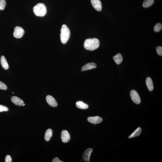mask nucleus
<instances>
[{
  "label": "nucleus",
  "mask_w": 162,
  "mask_h": 162,
  "mask_svg": "<svg viewBox=\"0 0 162 162\" xmlns=\"http://www.w3.org/2000/svg\"><path fill=\"white\" fill-rule=\"evenodd\" d=\"M146 84L147 85L149 90L150 91H153L154 88L152 80L151 78L147 77L146 80Z\"/></svg>",
  "instance_id": "obj_13"
},
{
  "label": "nucleus",
  "mask_w": 162,
  "mask_h": 162,
  "mask_svg": "<svg viewBox=\"0 0 162 162\" xmlns=\"http://www.w3.org/2000/svg\"><path fill=\"white\" fill-rule=\"evenodd\" d=\"M14 30L13 35L14 37L16 38H21L25 33L24 30L21 27H16L14 28Z\"/></svg>",
  "instance_id": "obj_4"
},
{
  "label": "nucleus",
  "mask_w": 162,
  "mask_h": 162,
  "mask_svg": "<svg viewBox=\"0 0 162 162\" xmlns=\"http://www.w3.org/2000/svg\"><path fill=\"white\" fill-rule=\"evenodd\" d=\"M61 138L62 141L63 143H67L70 141V134L67 131L65 130L62 131L61 134Z\"/></svg>",
  "instance_id": "obj_9"
},
{
  "label": "nucleus",
  "mask_w": 162,
  "mask_h": 162,
  "mask_svg": "<svg viewBox=\"0 0 162 162\" xmlns=\"http://www.w3.org/2000/svg\"><path fill=\"white\" fill-rule=\"evenodd\" d=\"M12 162V159L10 155H7L5 158V162Z\"/></svg>",
  "instance_id": "obj_25"
},
{
  "label": "nucleus",
  "mask_w": 162,
  "mask_h": 162,
  "mask_svg": "<svg viewBox=\"0 0 162 162\" xmlns=\"http://www.w3.org/2000/svg\"><path fill=\"white\" fill-rule=\"evenodd\" d=\"M33 11L36 15L40 17L44 16L47 12L45 6L42 3H39L35 5L33 8Z\"/></svg>",
  "instance_id": "obj_3"
},
{
  "label": "nucleus",
  "mask_w": 162,
  "mask_h": 162,
  "mask_svg": "<svg viewBox=\"0 0 162 162\" xmlns=\"http://www.w3.org/2000/svg\"><path fill=\"white\" fill-rule=\"evenodd\" d=\"M91 3L93 8L98 11H100L102 9V3L100 0H91Z\"/></svg>",
  "instance_id": "obj_8"
},
{
  "label": "nucleus",
  "mask_w": 162,
  "mask_h": 162,
  "mask_svg": "<svg viewBox=\"0 0 162 162\" xmlns=\"http://www.w3.org/2000/svg\"><path fill=\"white\" fill-rule=\"evenodd\" d=\"M99 40L94 38L86 39L84 43L83 46L86 50L92 51L97 49L99 47Z\"/></svg>",
  "instance_id": "obj_1"
},
{
  "label": "nucleus",
  "mask_w": 162,
  "mask_h": 162,
  "mask_svg": "<svg viewBox=\"0 0 162 162\" xmlns=\"http://www.w3.org/2000/svg\"><path fill=\"white\" fill-rule=\"evenodd\" d=\"M76 104L77 107L80 109L85 110L87 109L89 107L87 104L84 103L82 101H78L76 102Z\"/></svg>",
  "instance_id": "obj_15"
},
{
  "label": "nucleus",
  "mask_w": 162,
  "mask_h": 162,
  "mask_svg": "<svg viewBox=\"0 0 162 162\" xmlns=\"http://www.w3.org/2000/svg\"><path fill=\"white\" fill-rule=\"evenodd\" d=\"M154 2V0H145L143 3V6L144 8H148L152 5Z\"/></svg>",
  "instance_id": "obj_19"
},
{
  "label": "nucleus",
  "mask_w": 162,
  "mask_h": 162,
  "mask_svg": "<svg viewBox=\"0 0 162 162\" xmlns=\"http://www.w3.org/2000/svg\"><path fill=\"white\" fill-rule=\"evenodd\" d=\"M8 110V108L7 107L4 105H0V112H3V111H7Z\"/></svg>",
  "instance_id": "obj_23"
},
{
  "label": "nucleus",
  "mask_w": 162,
  "mask_h": 162,
  "mask_svg": "<svg viewBox=\"0 0 162 162\" xmlns=\"http://www.w3.org/2000/svg\"><path fill=\"white\" fill-rule=\"evenodd\" d=\"M6 5V2L5 0H0V10H3Z\"/></svg>",
  "instance_id": "obj_21"
},
{
  "label": "nucleus",
  "mask_w": 162,
  "mask_h": 162,
  "mask_svg": "<svg viewBox=\"0 0 162 162\" xmlns=\"http://www.w3.org/2000/svg\"><path fill=\"white\" fill-rule=\"evenodd\" d=\"M11 100L13 103L17 106H22L24 104V101L17 96H13L11 97Z\"/></svg>",
  "instance_id": "obj_11"
},
{
  "label": "nucleus",
  "mask_w": 162,
  "mask_h": 162,
  "mask_svg": "<svg viewBox=\"0 0 162 162\" xmlns=\"http://www.w3.org/2000/svg\"><path fill=\"white\" fill-rule=\"evenodd\" d=\"M92 151L93 150L91 148H88L85 150L82 156V158L84 162H89V159Z\"/></svg>",
  "instance_id": "obj_6"
},
{
  "label": "nucleus",
  "mask_w": 162,
  "mask_h": 162,
  "mask_svg": "<svg viewBox=\"0 0 162 162\" xmlns=\"http://www.w3.org/2000/svg\"><path fill=\"white\" fill-rule=\"evenodd\" d=\"M7 87L5 83H3L2 82L0 81V89L2 90H6Z\"/></svg>",
  "instance_id": "obj_22"
},
{
  "label": "nucleus",
  "mask_w": 162,
  "mask_h": 162,
  "mask_svg": "<svg viewBox=\"0 0 162 162\" xmlns=\"http://www.w3.org/2000/svg\"><path fill=\"white\" fill-rule=\"evenodd\" d=\"M25 105V104H23V105H22V106H24V105Z\"/></svg>",
  "instance_id": "obj_27"
},
{
  "label": "nucleus",
  "mask_w": 162,
  "mask_h": 162,
  "mask_svg": "<svg viewBox=\"0 0 162 162\" xmlns=\"http://www.w3.org/2000/svg\"><path fill=\"white\" fill-rule=\"evenodd\" d=\"M87 121L91 123L96 124L102 122L103 119L100 117L96 116L88 117Z\"/></svg>",
  "instance_id": "obj_10"
},
{
  "label": "nucleus",
  "mask_w": 162,
  "mask_h": 162,
  "mask_svg": "<svg viewBox=\"0 0 162 162\" xmlns=\"http://www.w3.org/2000/svg\"><path fill=\"white\" fill-rule=\"evenodd\" d=\"M162 24L160 23H157L156 24L154 27V30L156 32H158L162 29Z\"/></svg>",
  "instance_id": "obj_20"
},
{
  "label": "nucleus",
  "mask_w": 162,
  "mask_h": 162,
  "mask_svg": "<svg viewBox=\"0 0 162 162\" xmlns=\"http://www.w3.org/2000/svg\"><path fill=\"white\" fill-rule=\"evenodd\" d=\"M114 60L117 64L119 65L121 64L123 60L122 56L121 54L118 53L116 55L113 57Z\"/></svg>",
  "instance_id": "obj_17"
},
{
  "label": "nucleus",
  "mask_w": 162,
  "mask_h": 162,
  "mask_svg": "<svg viewBox=\"0 0 162 162\" xmlns=\"http://www.w3.org/2000/svg\"><path fill=\"white\" fill-rule=\"evenodd\" d=\"M0 62L1 65L3 68L5 70H7L9 68V66L8 63H7L6 59L5 56H1L0 59Z\"/></svg>",
  "instance_id": "obj_14"
},
{
  "label": "nucleus",
  "mask_w": 162,
  "mask_h": 162,
  "mask_svg": "<svg viewBox=\"0 0 162 162\" xmlns=\"http://www.w3.org/2000/svg\"><path fill=\"white\" fill-rule=\"evenodd\" d=\"M53 162H63V161H60L58 158L56 157L53 159Z\"/></svg>",
  "instance_id": "obj_26"
},
{
  "label": "nucleus",
  "mask_w": 162,
  "mask_h": 162,
  "mask_svg": "<svg viewBox=\"0 0 162 162\" xmlns=\"http://www.w3.org/2000/svg\"><path fill=\"white\" fill-rule=\"evenodd\" d=\"M142 129L140 127L137 128L129 136V138H131L132 137L138 136L140 135Z\"/></svg>",
  "instance_id": "obj_18"
},
{
  "label": "nucleus",
  "mask_w": 162,
  "mask_h": 162,
  "mask_svg": "<svg viewBox=\"0 0 162 162\" xmlns=\"http://www.w3.org/2000/svg\"><path fill=\"white\" fill-rule=\"evenodd\" d=\"M12 93H13V94H14V93L13 92H12Z\"/></svg>",
  "instance_id": "obj_28"
},
{
  "label": "nucleus",
  "mask_w": 162,
  "mask_h": 162,
  "mask_svg": "<svg viewBox=\"0 0 162 162\" xmlns=\"http://www.w3.org/2000/svg\"><path fill=\"white\" fill-rule=\"evenodd\" d=\"M46 100L47 103L50 106L56 107L58 105L57 102H56L55 99L53 97L50 95H48L46 97Z\"/></svg>",
  "instance_id": "obj_7"
},
{
  "label": "nucleus",
  "mask_w": 162,
  "mask_h": 162,
  "mask_svg": "<svg viewBox=\"0 0 162 162\" xmlns=\"http://www.w3.org/2000/svg\"><path fill=\"white\" fill-rule=\"evenodd\" d=\"M60 40L63 44H65L68 40L70 35V30L65 24L62 26L61 29Z\"/></svg>",
  "instance_id": "obj_2"
},
{
  "label": "nucleus",
  "mask_w": 162,
  "mask_h": 162,
  "mask_svg": "<svg viewBox=\"0 0 162 162\" xmlns=\"http://www.w3.org/2000/svg\"><path fill=\"white\" fill-rule=\"evenodd\" d=\"M131 99L134 103L139 104L141 103V100L139 95L136 91L134 90H131L130 92Z\"/></svg>",
  "instance_id": "obj_5"
},
{
  "label": "nucleus",
  "mask_w": 162,
  "mask_h": 162,
  "mask_svg": "<svg viewBox=\"0 0 162 162\" xmlns=\"http://www.w3.org/2000/svg\"><path fill=\"white\" fill-rule=\"evenodd\" d=\"M52 131L51 129H48L46 130L44 136V139L46 141H50L52 136Z\"/></svg>",
  "instance_id": "obj_16"
},
{
  "label": "nucleus",
  "mask_w": 162,
  "mask_h": 162,
  "mask_svg": "<svg viewBox=\"0 0 162 162\" xmlns=\"http://www.w3.org/2000/svg\"><path fill=\"white\" fill-rule=\"evenodd\" d=\"M97 67L96 64L94 63H90L86 64L82 67L81 72L95 69Z\"/></svg>",
  "instance_id": "obj_12"
},
{
  "label": "nucleus",
  "mask_w": 162,
  "mask_h": 162,
  "mask_svg": "<svg viewBox=\"0 0 162 162\" xmlns=\"http://www.w3.org/2000/svg\"><path fill=\"white\" fill-rule=\"evenodd\" d=\"M157 51L159 55L162 56V47L161 46H159L157 47Z\"/></svg>",
  "instance_id": "obj_24"
}]
</instances>
